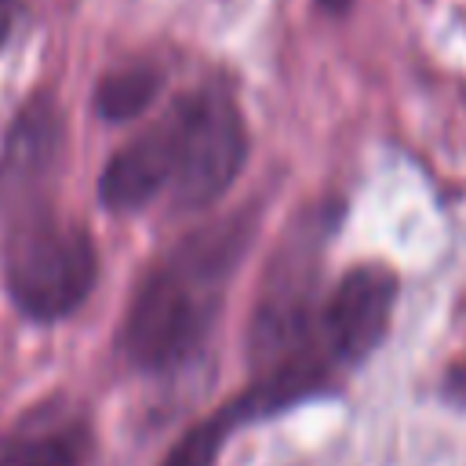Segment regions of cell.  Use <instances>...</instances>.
Returning <instances> with one entry per match:
<instances>
[{
  "label": "cell",
  "mask_w": 466,
  "mask_h": 466,
  "mask_svg": "<svg viewBox=\"0 0 466 466\" xmlns=\"http://www.w3.org/2000/svg\"><path fill=\"white\" fill-rule=\"evenodd\" d=\"M251 237L255 211L248 208L193 229L142 277L120 328V350L138 371H175L197 357Z\"/></svg>",
  "instance_id": "6da1fadb"
},
{
  "label": "cell",
  "mask_w": 466,
  "mask_h": 466,
  "mask_svg": "<svg viewBox=\"0 0 466 466\" xmlns=\"http://www.w3.org/2000/svg\"><path fill=\"white\" fill-rule=\"evenodd\" d=\"M244 422H248V419H244L240 404H237V400H226L218 411H211V415L200 419L193 430H186V433L171 444V451H167V459H164L160 466H215L222 444H226L229 433L240 430Z\"/></svg>",
  "instance_id": "8992f818"
},
{
  "label": "cell",
  "mask_w": 466,
  "mask_h": 466,
  "mask_svg": "<svg viewBox=\"0 0 466 466\" xmlns=\"http://www.w3.org/2000/svg\"><path fill=\"white\" fill-rule=\"evenodd\" d=\"M444 390H448V397H455V400H462V404H466V364H462V368H455V371L448 375Z\"/></svg>",
  "instance_id": "9c48e42d"
},
{
  "label": "cell",
  "mask_w": 466,
  "mask_h": 466,
  "mask_svg": "<svg viewBox=\"0 0 466 466\" xmlns=\"http://www.w3.org/2000/svg\"><path fill=\"white\" fill-rule=\"evenodd\" d=\"M244 157L248 131L237 102L222 87H197L113 153L102 186L131 211L160 197L175 211H204L233 186Z\"/></svg>",
  "instance_id": "7a4b0ae2"
},
{
  "label": "cell",
  "mask_w": 466,
  "mask_h": 466,
  "mask_svg": "<svg viewBox=\"0 0 466 466\" xmlns=\"http://www.w3.org/2000/svg\"><path fill=\"white\" fill-rule=\"evenodd\" d=\"M87 451V430L73 419L25 422L0 441V466H80Z\"/></svg>",
  "instance_id": "5b68a950"
},
{
  "label": "cell",
  "mask_w": 466,
  "mask_h": 466,
  "mask_svg": "<svg viewBox=\"0 0 466 466\" xmlns=\"http://www.w3.org/2000/svg\"><path fill=\"white\" fill-rule=\"evenodd\" d=\"M164 76L160 69L153 66H124V69H113L98 91H95V106L106 120H131L138 116L160 91Z\"/></svg>",
  "instance_id": "52a82bcc"
},
{
  "label": "cell",
  "mask_w": 466,
  "mask_h": 466,
  "mask_svg": "<svg viewBox=\"0 0 466 466\" xmlns=\"http://www.w3.org/2000/svg\"><path fill=\"white\" fill-rule=\"evenodd\" d=\"M98 255L84 226L58 218L40 197L15 200L7 233V291L33 320L73 313L95 288Z\"/></svg>",
  "instance_id": "3957f363"
},
{
  "label": "cell",
  "mask_w": 466,
  "mask_h": 466,
  "mask_svg": "<svg viewBox=\"0 0 466 466\" xmlns=\"http://www.w3.org/2000/svg\"><path fill=\"white\" fill-rule=\"evenodd\" d=\"M317 4H320L324 11H331V15H342V11H346L353 0H317Z\"/></svg>",
  "instance_id": "30bf717a"
},
{
  "label": "cell",
  "mask_w": 466,
  "mask_h": 466,
  "mask_svg": "<svg viewBox=\"0 0 466 466\" xmlns=\"http://www.w3.org/2000/svg\"><path fill=\"white\" fill-rule=\"evenodd\" d=\"M15 18H18V4L15 0H0V47L15 29Z\"/></svg>",
  "instance_id": "ba28073f"
},
{
  "label": "cell",
  "mask_w": 466,
  "mask_h": 466,
  "mask_svg": "<svg viewBox=\"0 0 466 466\" xmlns=\"http://www.w3.org/2000/svg\"><path fill=\"white\" fill-rule=\"evenodd\" d=\"M397 302V277L386 266L350 269L317 309V342L331 368H357L386 335Z\"/></svg>",
  "instance_id": "277c9868"
}]
</instances>
